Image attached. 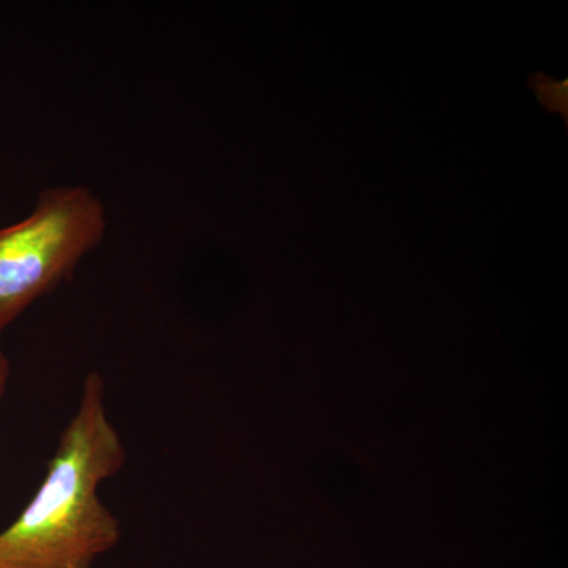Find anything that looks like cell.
<instances>
[{
	"mask_svg": "<svg viewBox=\"0 0 568 568\" xmlns=\"http://www.w3.org/2000/svg\"><path fill=\"white\" fill-rule=\"evenodd\" d=\"M104 396L103 377L89 373L43 481L0 532V568H92L121 541V521L99 495L126 462Z\"/></svg>",
	"mask_w": 568,
	"mask_h": 568,
	"instance_id": "cell-1",
	"label": "cell"
},
{
	"mask_svg": "<svg viewBox=\"0 0 568 568\" xmlns=\"http://www.w3.org/2000/svg\"><path fill=\"white\" fill-rule=\"evenodd\" d=\"M2 334L3 332H0V402H2L3 395H6L10 377V362L2 347Z\"/></svg>",
	"mask_w": 568,
	"mask_h": 568,
	"instance_id": "cell-3",
	"label": "cell"
},
{
	"mask_svg": "<svg viewBox=\"0 0 568 568\" xmlns=\"http://www.w3.org/2000/svg\"><path fill=\"white\" fill-rule=\"evenodd\" d=\"M106 209L88 186L44 190L21 222L0 227V332L71 278L102 244Z\"/></svg>",
	"mask_w": 568,
	"mask_h": 568,
	"instance_id": "cell-2",
	"label": "cell"
}]
</instances>
